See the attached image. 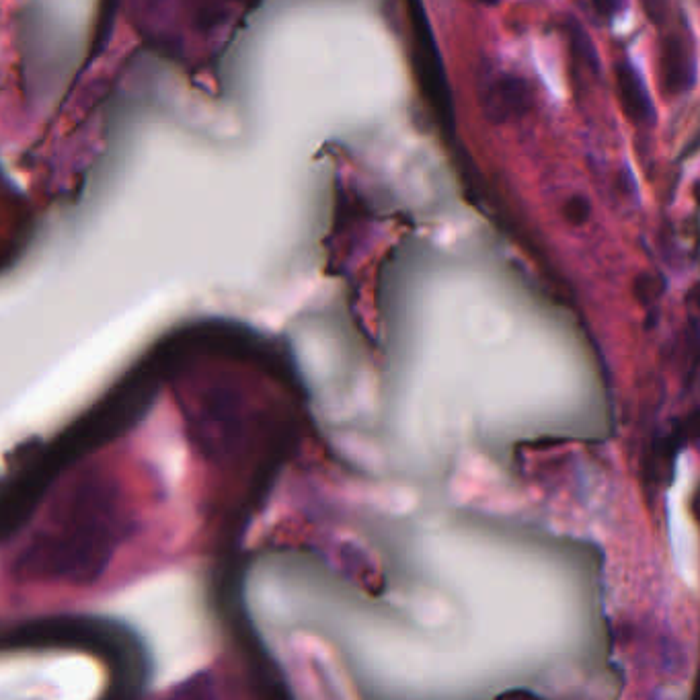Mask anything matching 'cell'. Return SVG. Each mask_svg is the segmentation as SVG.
<instances>
[{
	"instance_id": "cell-1",
	"label": "cell",
	"mask_w": 700,
	"mask_h": 700,
	"mask_svg": "<svg viewBox=\"0 0 700 700\" xmlns=\"http://www.w3.org/2000/svg\"><path fill=\"white\" fill-rule=\"evenodd\" d=\"M407 11H409L411 33H413L415 68H417L423 97L427 99V103H430L442 128L446 132H452L456 126V109H454L448 74H446V64L440 52V44L434 33L430 15H427L423 0H407Z\"/></svg>"
},
{
	"instance_id": "cell-2",
	"label": "cell",
	"mask_w": 700,
	"mask_h": 700,
	"mask_svg": "<svg viewBox=\"0 0 700 700\" xmlns=\"http://www.w3.org/2000/svg\"><path fill=\"white\" fill-rule=\"evenodd\" d=\"M532 89L518 74L485 72L479 85V105L483 118L491 124H510L524 118L532 109Z\"/></svg>"
},
{
	"instance_id": "cell-3",
	"label": "cell",
	"mask_w": 700,
	"mask_h": 700,
	"mask_svg": "<svg viewBox=\"0 0 700 700\" xmlns=\"http://www.w3.org/2000/svg\"><path fill=\"white\" fill-rule=\"evenodd\" d=\"M614 85L627 118L639 128H651L655 124V105L643 74L631 60H618L614 64Z\"/></svg>"
},
{
	"instance_id": "cell-4",
	"label": "cell",
	"mask_w": 700,
	"mask_h": 700,
	"mask_svg": "<svg viewBox=\"0 0 700 700\" xmlns=\"http://www.w3.org/2000/svg\"><path fill=\"white\" fill-rule=\"evenodd\" d=\"M659 83L666 97H678L694 83V58L682 35H666L661 42Z\"/></svg>"
},
{
	"instance_id": "cell-5",
	"label": "cell",
	"mask_w": 700,
	"mask_h": 700,
	"mask_svg": "<svg viewBox=\"0 0 700 700\" xmlns=\"http://www.w3.org/2000/svg\"><path fill=\"white\" fill-rule=\"evenodd\" d=\"M569 40H571V48L575 50V54L581 56L583 64L590 66L592 70H598V54H596V48L590 40V35L586 33V29H583L579 23H573L569 21Z\"/></svg>"
},
{
	"instance_id": "cell-6",
	"label": "cell",
	"mask_w": 700,
	"mask_h": 700,
	"mask_svg": "<svg viewBox=\"0 0 700 700\" xmlns=\"http://www.w3.org/2000/svg\"><path fill=\"white\" fill-rule=\"evenodd\" d=\"M563 216L571 226H583L592 216L590 200L583 196H571L563 206Z\"/></svg>"
},
{
	"instance_id": "cell-7",
	"label": "cell",
	"mask_w": 700,
	"mask_h": 700,
	"mask_svg": "<svg viewBox=\"0 0 700 700\" xmlns=\"http://www.w3.org/2000/svg\"><path fill=\"white\" fill-rule=\"evenodd\" d=\"M590 3L602 19H614L627 9V0H590Z\"/></svg>"
},
{
	"instance_id": "cell-8",
	"label": "cell",
	"mask_w": 700,
	"mask_h": 700,
	"mask_svg": "<svg viewBox=\"0 0 700 700\" xmlns=\"http://www.w3.org/2000/svg\"><path fill=\"white\" fill-rule=\"evenodd\" d=\"M479 3L485 5V7H497V5L501 3V0H479Z\"/></svg>"
}]
</instances>
